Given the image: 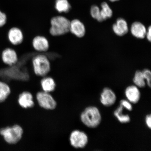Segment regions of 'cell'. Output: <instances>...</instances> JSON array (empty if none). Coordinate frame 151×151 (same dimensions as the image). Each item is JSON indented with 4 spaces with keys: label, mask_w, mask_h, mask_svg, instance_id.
I'll return each instance as SVG.
<instances>
[{
    "label": "cell",
    "mask_w": 151,
    "mask_h": 151,
    "mask_svg": "<svg viewBox=\"0 0 151 151\" xmlns=\"http://www.w3.org/2000/svg\"><path fill=\"white\" fill-rule=\"evenodd\" d=\"M70 141L72 146L75 148H83L87 145L88 138L84 132L75 130L71 132Z\"/></svg>",
    "instance_id": "8992f818"
},
{
    "label": "cell",
    "mask_w": 151,
    "mask_h": 151,
    "mask_svg": "<svg viewBox=\"0 0 151 151\" xmlns=\"http://www.w3.org/2000/svg\"><path fill=\"white\" fill-rule=\"evenodd\" d=\"M124 107L120 105L114 111V115L120 123L122 124H126L131 121V118L128 114H122Z\"/></svg>",
    "instance_id": "d6986e66"
},
{
    "label": "cell",
    "mask_w": 151,
    "mask_h": 151,
    "mask_svg": "<svg viewBox=\"0 0 151 151\" xmlns=\"http://www.w3.org/2000/svg\"><path fill=\"white\" fill-rule=\"evenodd\" d=\"M40 84L43 91L50 93L55 90L56 83L54 79L50 76L42 77Z\"/></svg>",
    "instance_id": "2e32d148"
},
{
    "label": "cell",
    "mask_w": 151,
    "mask_h": 151,
    "mask_svg": "<svg viewBox=\"0 0 151 151\" xmlns=\"http://www.w3.org/2000/svg\"><path fill=\"white\" fill-rule=\"evenodd\" d=\"M18 102L20 106L24 109L31 108L35 105L32 95L30 92L27 91L24 92L20 94Z\"/></svg>",
    "instance_id": "7c38bea8"
},
{
    "label": "cell",
    "mask_w": 151,
    "mask_h": 151,
    "mask_svg": "<svg viewBox=\"0 0 151 151\" xmlns=\"http://www.w3.org/2000/svg\"><path fill=\"white\" fill-rule=\"evenodd\" d=\"M9 42L14 46L20 45L24 40L23 33L19 28L14 27L9 30L7 35Z\"/></svg>",
    "instance_id": "8fae6325"
},
{
    "label": "cell",
    "mask_w": 151,
    "mask_h": 151,
    "mask_svg": "<svg viewBox=\"0 0 151 151\" xmlns=\"http://www.w3.org/2000/svg\"><path fill=\"white\" fill-rule=\"evenodd\" d=\"M11 93L9 85L3 81H0V103L5 101Z\"/></svg>",
    "instance_id": "ffe728a7"
},
{
    "label": "cell",
    "mask_w": 151,
    "mask_h": 151,
    "mask_svg": "<svg viewBox=\"0 0 151 151\" xmlns=\"http://www.w3.org/2000/svg\"><path fill=\"white\" fill-rule=\"evenodd\" d=\"M147 30L145 26L139 22H134L131 27L132 35L139 39H143L146 37Z\"/></svg>",
    "instance_id": "9a60e30c"
},
{
    "label": "cell",
    "mask_w": 151,
    "mask_h": 151,
    "mask_svg": "<svg viewBox=\"0 0 151 151\" xmlns=\"http://www.w3.org/2000/svg\"><path fill=\"white\" fill-rule=\"evenodd\" d=\"M101 7L99 22H103L111 18L113 14L112 9L107 3L104 2L102 3Z\"/></svg>",
    "instance_id": "ac0fdd59"
},
{
    "label": "cell",
    "mask_w": 151,
    "mask_h": 151,
    "mask_svg": "<svg viewBox=\"0 0 151 151\" xmlns=\"http://www.w3.org/2000/svg\"><path fill=\"white\" fill-rule=\"evenodd\" d=\"M81 121L90 128H96L101 122V116L99 109L94 106L86 107L81 115Z\"/></svg>",
    "instance_id": "3957f363"
},
{
    "label": "cell",
    "mask_w": 151,
    "mask_h": 151,
    "mask_svg": "<svg viewBox=\"0 0 151 151\" xmlns=\"http://www.w3.org/2000/svg\"><path fill=\"white\" fill-rule=\"evenodd\" d=\"M1 58L5 65L12 66L16 64L18 61V56L14 49L8 47L4 49L1 52Z\"/></svg>",
    "instance_id": "52a82bcc"
},
{
    "label": "cell",
    "mask_w": 151,
    "mask_h": 151,
    "mask_svg": "<svg viewBox=\"0 0 151 151\" xmlns=\"http://www.w3.org/2000/svg\"><path fill=\"white\" fill-rule=\"evenodd\" d=\"M32 44L35 50L40 53L46 52L50 47L48 40L44 36L40 35L34 37Z\"/></svg>",
    "instance_id": "9c48e42d"
},
{
    "label": "cell",
    "mask_w": 151,
    "mask_h": 151,
    "mask_svg": "<svg viewBox=\"0 0 151 151\" xmlns=\"http://www.w3.org/2000/svg\"><path fill=\"white\" fill-rule=\"evenodd\" d=\"M120 105L127 109L128 111H132L133 109V107H132V105L130 103V102L126 101V100H121L120 101Z\"/></svg>",
    "instance_id": "d4e9b609"
},
{
    "label": "cell",
    "mask_w": 151,
    "mask_h": 151,
    "mask_svg": "<svg viewBox=\"0 0 151 151\" xmlns=\"http://www.w3.org/2000/svg\"><path fill=\"white\" fill-rule=\"evenodd\" d=\"M143 75L145 80H146L147 84L149 87L151 88V73L150 70L145 69L142 71Z\"/></svg>",
    "instance_id": "603a6c76"
},
{
    "label": "cell",
    "mask_w": 151,
    "mask_h": 151,
    "mask_svg": "<svg viewBox=\"0 0 151 151\" xmlns=\"http://www.w3.org/2000/svg\"><path fill=\"white\" fill-rule=\"evenodd\" d=\"M70 20L66 17L58 15L50 20V33L53 36H60L70 32Z\"/></svg>",
    "instance_id": "6da1fadb"
},
{
    "label": "cell",
    "mask_w": 151,
    "mask_h": 151,
    "mask_svg": "<svg viewBox=\"0 0 151 151\" xmlns=\"http://www.w3.org/2000/svg\"><path fill=\"white\" fill-rule=\"evenodd\" d=\"M145 80L142 72L139 70L136 72L133 79V82L136 86L140 88H144L146 86Z\"/></svg>",
    "instance_id": "44dd1931"
},
{
    "label": "cell",
    "mask_w": 151,
    "mask_h": 151,
    "mask_svg": "<svg viewBox=\"0 0 151 151\" xmlns=\"http://www.w3.org/2000/svg\"><path fill=\"white\" fill-rule=\"evenodd\" d=\"M23 130L20 126L14 125L12 127H7L0 129V134L6 142L9 144H16L22 136Z\"/></svg>",
    "instance_id": "277c9868"
},
{
    "label": "cell",
    "mask_w": 151,
    "mask_h": 151,
    "mask_svg": "<svg viewBox=\"0 0 151 151\" xmlns=\"http://www.w3.org/2000/svg\"><path fill=\"white\" fill-rule=\"evenodd\" d=\"M109 1H111L114 2L116 1H119V0H109Z\"/></svg>",
    "instance_id": "83f0119b"
},
{
    "label": "cell",
    "mask_w": 151,
    "mask_h": 151,
    "mask_svg": "<svg viewBox=\"0 0 151 151\" xmlns=\"http://www.w3.org/2000/svg\"><path fill=\"white\" fill-rule=\"evenodd\" d=\"M125 94L128 101L132 103H137L140 99V92L137 86H134L127 87L125 91Z\"/></svg>",
    "instance_id": "4fadbf2b"
},
{
    "label": "cell",
    "mask_w": 151,
    "mask_h": 151,
    "mask_svg": "<svg viewBox=\"0 0 151 151\" xmlns=\"http://www.w3.org/2000/svg\"><path fill=\"white\" fill-rule=\"evenodd\" d=\"M7 17L6 14L0 10V27H2L6 23Z\"/></svg>",
    "instance_id": "cb8c5ba5"
},
{
    "label": "cell",
    "mask_w": 151,
    "mask_h": 151,
    "mask_svg": "<svg viewBox=\"0 0 151 151\" xmlns=\"http://www.w3.org/2000/svg\"><path fill=\"white\" fill-rule=\"evenodd\" d=\"M90 14L92 18L99 22L101 10L99 7L96 5L92 6L91 9Z\"/></svg>",
    "instance_id": "7402d4cb"
},
{
    "label": "cell",
    "mask_w": 151,
    "mask_h": 151,
    "mask_svg": "<svg viewBox=\"0 0 151 151\" xmlns=\"http://www.w3.org/2000/svg\"><path fill=\"white\" fill-rule=\"evenodd\" d=\"M116 94L113 91L108 88H104L101 95L100 101L105 106L109 107L116 102Z\"/></svg>",
    "instance_id": "30bf717a"
},
{
    "label": "cell",
    "mask_w": 151,
    "mask_h": 151,
    "mask_svg": "<svg viewBox=\"0 0 151 151\" xmlns=\"http://www.w3.org/2000/svg\"><path fill=\"white\" fill-rule=\"evenodd\" d=\"M32 63L34 73L41 78L47 76L50 70V63L48 57L43 53L33 57Z\"/></svg>",
    "instance_id": "7a4b0ae2"
},
{
    "label": "cell",
    "mask_w": 151,
    "mask_h": 151,
    "mask_svg": "<svg viewBox=\"0 0 151 151\" xmlns=\"http://www.w3.org/2000/svg\"><path fill=\"white\" fill-rule=\"evenodd\" d=\"M38 103L42 108L52 110L56 108V102L51 94L44 91L38 92L36 96Z\"/></svg>",
    "instance_id": "5b68a950"
},
{
    "label": "cell",
    "mask_w": 151,
    "mask_h": 151,
    "mask_svg": "<svg viewBox=\"0 0 151 151\" xmlns=\"http://www.w3.org/2000/svg\"><path fill=\"white\" fill-rule=\"evenodd\" d=\"M86 29L83 23L78 19H74L70 21V32L76 37L81 38L84 36Z\"/></svg>",
    "instance_id": "ba28073f"
},
{
    "label": "cell",
    "mask_w": 151,
    "mask_h": 151,
    "mask_svg": "<svg viewBox=\"0 0 151 151\" xmlns=\"http://www.w3.org/2000/svg\"><path fill=\"white\" fill-rule=\"evenodd\" d=\"M146 37L148 40L150 42L151 40V27L150 26L147 30Z\"/></svg>",
    "instance_id": "4316f807"
},
{
    "label": "cell",
    "mask_w": 151,
    "mask_h": 151,
    "mask_svg": "<svg viewBox=\"0 0 151 151\" xmlns=\"http://www.w3.org/2000/svg\"><path fill=\"white\" fill-rule=\"evenodd\" d=\"M146 122L147 125L151 129V114L147 115L146 118Z\"/></svg>",
    "instance_id": "484cf974"
},
{
    "label": "cell",
    "mask_w": 151,
    "mask_h": 151,
    "mask_svg": "<svg viewBox=\"0 0 151 151\" xmlns=\"http://www.w3.org/2000/svg\"><path fill=\"white\" fill-rule=\"evenodd\" d=\"M54 7L61 15L62 13H68L70 11L71 6L68 0H56Z\"/></svg>",
    "instance_id": "e0dca14e"
},
{
    "label": "cell",
    "mask_w": 151,
    "mask_h": 151,
    "mask_svg": "<svg viewBox=\"0 0 151 151\" xmlns=\"http://www.w3.org/2000/svg\"><path fill=\"white\" fill-rule=\"evenodd\" d=\"M113 32L116 35L122 36L127 34L128 31V24L124 19L120 18L117 20L116 23L112 26Z\"/></svg>",
    "instance_id": "5bb4252c"
}]
</instances>
